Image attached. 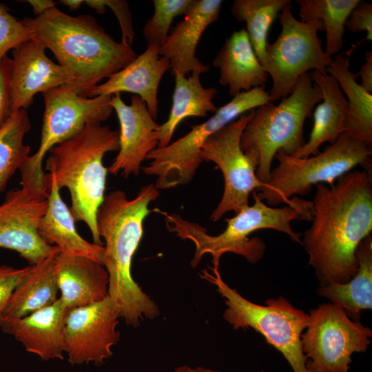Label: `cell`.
<instances>
[{"mask_svg": "<svg viewBox=\"0 0 372 372\" xmlns=\"http://www.w3.org/2000/svg\"><path fill=\"white\" fill-rule=\"evenodd\" d=\"M121 318L108 296L103 300L68 311L64 327L65 352L69 362L100 364L112 355V347L119 340Z\"/></svg>", "mask_w": 372, "mask_h": 372, "instance_id": "15", "label": "cell"}, {"mask_svg": "<svg viewBox=\"0 0 372 372\" xmlns=\"http://www.w3.org/2000/svg\"><path fill=\"white\" fill-rule=\"evenodd\" d=\"M119 149V133L100 123H89L79 132L53 147L46 160L49 172L59 189L70 194V211L75 222L88 227L93 242L103 245L96 214L105 198L107 167L106 153Z\"/></svg>", "mask_w": 372, "mask_h": 372, "instance_id": "5", "label": "cell"}, {"mask_svg": "<svg viewBox=\"0 0 372 372\" xmlns=\"http://www.w3.org/2000/svg\"><path fill=\"white\" fill-rule=\"evenodd\" d=\"M32 37L31 30L10 13L6 5L0 3V60L7 56L9 50Z\"/></svg>", "mask_w": 372, "mask_h": 372, "instance_id": "33", "label": "cell"}, {"mask_svg": "<svg viewBox=\"0 0 372 372\" xmlns=\"http://www.w3.org/2000/svg\"><path fill=\"white\" fill-rule=\"evenodd\" d=\"M289 0H235L231 12L238 21L246 23V32L256 54L263 64L269 29Z\"/></svg>", "mask_w": 372, "mask_h": 372, "instance_id": "30", "label": "cell"}, {"mask_svg": "<svg viewBox=\"0 0 372 372\" xmlns=\"http://www.w3.org/2000/svg\"><path fill=\"white\" fill-rule=\"evenodd\" d=\"M316 187L302 245L320 286L346 282L358 271V245L372 231L371 172L351 170L332 185Z\"/></svg>", "mask_w": 372, "mask_h": 372, "instance_id": "1", "label": "cell"}, {"mask_svg": "<svg viewBox=\"0 0 372 372\" xmlns=\"http://www.w3.org/2000/svg\"><path fill=\"white\" fill-rule=\"evenodd\" d=\"M55 256L31 265L10 296L3 311L2 319L23 318L58 300Z\"/></svg>", "mask_w": 372, "mask_h": 372, "instance_id": "26", "label": "cell"}, {"mask_svg": "<svg viewBox=\"0 0 372 372\" xmlns=\"http://www.w3.org/2000/svg\"><path fill=\"white\" fill-rule=\"evenodd\" d=\"M269 102L272 101L265 87L238 94L206 121L192 125L185 136L150 152L145 159L151 161L149 165L141 170L156 176L154 185L158 190L188 184L203 161L200 152L205 141L242 114Z\"/></svg>", "mask_w": 372, "mask_h": 372, "instance_id": "9", "label": "cell"}, {"mask_svg": "<svg viewBox=\"0 0 372 372\" xmlns=\"http://www.w3.org/2000/svg\"><path fill=\"white\" fill-rule=\"evenodd\" d=\"M66 6L71 10H76L84 3L83 0H61L59 1Z\"/></svg>", "mask_w": 372, "mask_h": 372, "instance_id": "41", "label": "cell"}, {"mask_svg": "<svg viewBox=\"0 0 372 372\" xmlns=\"http://www.w3.org/2000/svg\"><path fill=\"white\" fill-rule=\"evenodd\" d=\"M31 129L26 110L14 112L0 130V194L17 169L30 156V147L23 143Z\"/></svg>", "mask_w": 372, "mask_h": 372, "instance_id": "31", "label": "cell"}, {"mask_svg": "<svg viewBox=\"0 0 372 372\" xmlns=\"http://www.w3.org/2000/svg\"><path fill=\"white\" fill-rule=\"evenodd\" d=\"M130 102L126 104L119 93L112 95L110 102L117 115L120 130L118 152L107 169L113 175L121 172L125 178L138 175L141 163L158 147L160 125L139 96H132Z\"/></svg>", "mask_w": 372, "mask_h": 372, "instance_id": "16", "label": "cell"}, {"mask_svg": "<svg viewBox=\"0 0 372 372\" xmlns=\"http://www.w3.org/2000/svg\"><path fill=\"white\" fill-rule=\"evenodd\" d=\"M222 5L221 0H193L183 19L170 30L159 54L169 61L172 75L209 71L196 56V48L206 28L218 20Z\"/></svg>", "mask_w": 372, "mask_h": 372, "instance_id": "18", "label": "cell"}, {"mask_svg": "<svg viewBox=\"0 0 372 372\" xmlns=\"http://www.w3.org/2000/svg\"><path fill=\"white\" fill-rule=\"evenodd\" d=\"M60 299L68 310L101 301L108 296L109 276L92 258L59 252L54 256Z\"/></svg>", "mask_w": 372, "mask_h": 372, "instance_id": "21", "label": "cell"}, {"mask_svg": "<svg viewBox=\"0 0 372 372\" xmlns=\"http://www.w3.org/2000/svg\"><path fill=\"white\" fill-rule=\"evenodd\" d=\"M31 265L23 268L0 266V322L3 311L17 285L28 273Z\"/></svg>", "mask_w": 372, "mask_h": 372, "instance_id": "36", "label": "cell"}, {"mask_svg": "<svg viewBox=\"0 0 372 372\" xmlns=\"http://www.w3.org/2000/svg\"><path fill=\"white\" fill-rule=\"evenodd\" d=\"M371 155L372 146L345 133L312 157H296L280 150L274 156L278 165L257 195L271 207L290 204L296 195L307 194L320 183L332 185L358 165L371 172Z\"/></svg>", "mask_w": 372, "mask_h": 372, "instance_id": "7", "label": "cell"}, {"mask_svg": "<svg viewBox=\"0 0 372 372\" xmlns=\"http://www.w3.org/2000/svg\"><path fill=\"white\" fill-rule=\"evenodd\" d=\"M45 182L48 192V207L39 227L40 236L49 245L56 247L60 253L85 256L103 265L104 247L81 237L54 178L46 174Z\"/></svg>", "mask_w": 372, "mask_h": 372, "instance_id": "23", "label": "cell"}, {"mask_svg": "<svg viewBox=\"0 0 372 372\" xmlns=\"http://www.w3.org/2000/svg\"><path fill=\"white\" fill-rule=\"evenodd\" d=\"M159 195L152 183L142 187L132 199L116 189L105 196L96 214L98 231L105 240L102 263L109 276L108 296L120 317L134 327L160 314L158 306L132 275V259L143 236L144 220L153 211L149 205Z\"/></svg>", "mask_w": 372, "mask_h": 372, "instance_id": "2", "label": "cell"}, {"mask_svg": "<svg viewBox=\"0 0 372 372\" xmlns=\"http://www.w3.org/2000/svg\"><path fill=\"white\" fill-rule=\"evenodd\" d=\"M46 48L30 39L12 50V110L14 113L26 110L34 96L64 85L69 77L65 70L50 59Z\"/></svg>", "mask_w": 372, "mask_h": 372, "instance_id": "17", "label": "cell"}, {"mask_svg": "<svg viewBox=\"0 0 372 372\" xmlns=\"http://www.w3.org/2000/svg\"><path fill=\"white\" fill-rule=\"evenodd\" d=\"M344 26L351 32H366L364 40H372V4L360 1L350 13Z\"/></svg>", "mask_w": 372, "mask_h": 372, "instance_id": "37", "label": "cell"}, {"mask_svg": "<svg viewBox=\"0 0 372 372\" xmlns=\"http://www.w3.org/2000/svg\"><path fill=\"white\" fill-rule=\"evenodd\" d=\"M365 63L360 67L356 74L361 78V86L368 92H372V52L368 51L364 55Z\"/></svg>", "mask_w": 372, "mask_h": 372, "instance_id": "38", "label": "cell"}, {"mask_svg": "<svg viewBox=\"0 0 372 372\" xmlns=\"http://www.w3.org/2000/svg\"><path fill=\"white\" fill-rule=\"evenodd\" d=\"M44 112L38 149L19 168L21 186L48 194L43 159L50 150L89 123L107 121L113 108L112 96H83L65 85L43 93Z\"/></svg>", "mask_w": 372, "mask_h": 372, "instance_id": "10", "label": "cell"}, {"mask_svg": "<svg viewBox=\"0 0 372 372\" xmlns=\"http://www.w3.org/2000/svg\"><path fill=\"white\" fill-rule=\"evenodd\" d=\"M252 195L254 204L241 209L234 217L226 218V228L216 236L207 234V229L200 224L185 220L176 213L168 214L157 208L154 211L163 216L170 232L194 244L192 267H196L207 254L211 256L214 268L219 267L220 259L225 253L242 256L252 264L258 262L264 256L266 245L262 239L249 238V236L260 229H271L283 232L293 241L302 245L301 234L292 229L291 222L299 219L311 221L312 202L294 196L291 203L278 208L265 203L258 196L256 191Z\"/></svg>", "mask_w": 372, "mask_h": 372, "instance_id": "4", "label": "cell"}, {"mask_svg": "<svg viewBox=\"0 0 372 372\" xmlns=\"http://www.w3.org/2000/svg\"><path fill=\"white\" fill-rule=\"evenodd\" d=\"M212 65L219 69V83L228 87L231 96L265 87L269 78L245 28L234 31L226 39Z\"/></svg>", "mask_w": 372, "mask_h": 372, "instance_id": "22", "label": "cell"}, {"mask_svg": "<svg viewBox=\"0 0 372 372\" xmlns=\"http://www.w3.org/2000/svg\"><path fill=\"white\" fill-rule=\"evenodd\" d=\"M159 48L157 45H148L132 62L95 86L89 97L133 93L145 103L156 120L158 112L159 85L165 73L170 69L169 61L160 56Z\"/></svg>", "mask_w": 372, "mask_h": 372, "instance_id": "20", "label": "cell"}, {"mask_svg": "<svg viewBox=\"0 0 372 372\" xmlns=\"http://www.w3.org/2000/svg\"><path fill=\"white\" fill-rule=\"evenodd\" d=\"M278 17L281 31L273 43H267L262 64L272 79L273 85L268 92L272 101L289 95L300 76L309 70L327 73L332 60L318 37V31H323L319 21L298 20L292 13L291 3Z\"/></svg>", "mask_w": 372, "mask_h": 372, "instance_id": "11", "label": "cell"}, {"mask_svg": "<svg viewBox=\"0 0 372 372\" xmlns=\"http://www.w3.org/2000/svg\"><path fill=\"white\" fill-rule=\"evenodd\" d=\"M322 100L320 87L307 72L300 76L293 91L278 104L269 102L252 110L241 135L240 147L256 163L260 182L268 181L272 161L278 151L293 155L304 145V121Z\"/></svg>", "mask_w": 372, "mask_h": 372, "instance_id": "6", "label": "cell"}, {"mask_svg": "<svg viewBox=\"0 0 372 372\" xmlns=\"http://www.w3.org/2000/svg\"><path fill=\"white\" fill-rule=\"evenodd\" d=\"M200 74L191 73L188 76L175 72L172 105L167 121L159 125L157 135L158 147H165L172 141L178 125L190 116L205 117L208 113H215L218 107L213 99L218 90L204 87L200 81Z\"/></svg>", "mask_w": 372, "mask_h": 372, "instance_id": "25", "label": "cell"}, {"mask_svg": "<svg viewBox=\"0 0 372 372\" xmlns=\"http://www.w3.org/2000/svg\"><path fill=\"white\" fill-rule=\"evenodd\" d=\"M193 0H154V14L146 21L143 34L148 45L161 47L169 34L174 19L184 16Z\"/></svg>", "mask_w": 372, "mask_h": 372, "instance_id": "32", "label": "cell"}, {"mask_svg": "<svg viewBox=\"0 0 372 372\" xmlns=\"http://www.w3.org/2000/svg\"><path fill=\"white\" fill-rule=\"evenodd\" d=\"M21 21L31 30L32 39L52 52L67 72L64 85L89 97L105 79L118 72L137 56L132 47L117 42L90 14L70 16L52 8Z\"/></svg>", "mask_w": 372, "mask_h": 372, "instance_id": "3", "label": "cell"}, {"mask_svg": "<svg viewBox=\"0 0 372 372\" xmlns=\"http://www.w3.org/2000/svg\"><path fill=\"white\" fill-rule=\"evenodd\" d=\"M309 315L301 335L307 368L311 372H349L352 354L368 349L371 329L331 302L309 310Z\"/></svg>", "mask_w": 372, "mask_h": 372, "instance_id": "12", "label": "cell"}, {"mask_svg": "<svg viewBox=\"0 0 372 372\" xmlns=\"http://www.w3.org/2000/svg\"><path fill=\"white\" fill-rule=\"evenodd\" d=\"M83 2L101 14L105 12L106 8H110L118 21L122 34L121 42L131 46L134 38V32L132 12L127 1L85 0Z\"/></svg>", "mask_w": 372, "mask_h": 372, "instance_id": "34", "label": "cell"}, {"mask_svg": "<svg viewBox=\"0 0 372 372\" xmlns=\"http://www.w3.org/2000/svg\"><path fill=\"white\" fill-rule=\"evenodd\" d=\"M311 75L321 90L322 100L313 112V125L309 141L291 155L296 157L316 155L323 143H333L344 133L348 114V102L334 77L316 70Z\"/></svg>", "mask_w": 372, "mask_h": 372, "instance_id": "24", "label": "cell"}, {"mask_svg": "<svg viewBox=\"0 0 372 372\" xmlns=\"http://www.w3.org/2000/svg\"><path fill=\"white\" fill-rule=\"evenodd\" d=\"M200 272L202 278L216 286L227 306L224 319L234 329L252 328L266 342L279 351L293 372H311L306 366L301 335L307 327L309 315L294 307L286 298H269L265 305L254 303L240 296L222 279L218 268Z\"/></svg>", "mask_w": 372, "mask_h": 372, "instance_id": "8", "label": "cell"}, {"mask_svg": "<svg viewBox=\"0 0 372 372\" xmlns=\"http://www.w3.org/2000/svg\"><path fill=\"white\" fill-rule=\"evenodd\" d=\"M26 1L32 6L35 17H38L47 10L56 7V4L58 3L52 0H28Z\"/></svg>", "mask_w": 372, "mask_h": 372, "instance_id": "39", "label": "cell"}, {"mask_svg": "<svg viewBox=\"0 0 372 372\" xmlns=\"http://www.w3.org/2000/svg\"><path fill=\"white\" fill-rule=\"evenodd\" d=\"M355 275L348 282L320 286L318 294L342 308L353 320L359 321L362 310L372 308V236L365 238L355 252Z\"/></svg>", "mask_w": 372, "mask_h": 372, "instance_id": "27", "label": "cell"}, {"mask_svg": "<svg viewBox=\"0 0 372 372\" xmlns=\"http://www.w3.org/2000/svg\"><path fill=\"white\" fill-rule=\"evenodd\" d=\"M252 115V110L240 116L211 135L201 148L204 161L214 163L224 178L222 198L210 219L218 221L230 211L235 214L249 205V197L264 187L256 176L257 165L242 151L240 138Z\"/></svg>", "mask_w": 372, "mask_h": 372, "instance_id": "13", "label": "cell"}, {"mask_svg": "<svg viewBox=\"0 0 372 372\" xmlns=\"http://www.w3.org/2000/svg\"><path fill=\"white\" fill-rule=\"evenodd\" d=\"M174 372H221L202 366L191 367L188 365H183L176 367Z\"/></svg>", "mask_w": 372, "mask_h": 372, "instance_id": "40", "label": "cell"}, {"mask_svg": "<svg viewBox=\"0 0 372 372\" xmlns=\"http://www.w3.org/2000/svg\"><path fill=\"white\" fill-rule=\"evenodd\" d=\"M48 196L21 186L8 192L0 205V248L17 251L30 265L59 252L38 231L47 210Z\"/></svg>", "mask_w": 372, "mask_h": 372, "instance_id": "14", "label": "cell"}, {"mask_svg": "<svg viewBox=\"0 0 372 372\" xmlns=\"http://www.w3.org/2000/svg\"><path fill=\"white\" fill-rule=\"evenodd\" d=\"M360 0H297L301 21H319L326 33L325 52L330 56L343 46L345 22Z\"/></svg>", "mask_w": 372, "mask_h": 372, "instance_id": "29", "label": "cell"}, {"mask_svg": "<svg viewBox=\"0 0 372 372\" xmlns=\"http://www.w3.org/2000/svg\"><path fill=\"white\" fill-rule=\"evenodd\" d=\"M349 56L336 54L327 69L344 92L348 102V114L344 133L372 146V94L365 90L349 68Z\"/></svg>", "mask_w": 372, "mask_h": 372, "instance_id": "28", "label": "cell"}, {"mask_svg": "<svg viewBox=\"0 0 372 372\" xmlns=\"http://www.w3.org/2000/svg\"><path fill=\"white\" fill-rule=\"evenodd\" d=\"M69 310L61 299L20 318L2 319L0 328L20 342L25 350L43 360L63 359L64 327Z\"/></svg>", "mask_w": 372, "mask_h": 372, "instance_id": "19", "label": "cell"}, {"mask_svg": "<svg viewBox=\"0 0 372 372\" xmlns=\"http://www.w3.org/2000/svg\"><path fill=\"white\" fill-rule=\"evenodd\" d=\"M12 60L5 56L0 60V130L12 114L11 87Z\"/></svg>", "mask_w": 372, "mask_h": 372, "instance_id": "35", "label": "cell"}]
</instances>
